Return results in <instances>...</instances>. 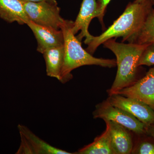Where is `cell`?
Masks as SVG:
<instances>
[{
	"label": "cell",
	"mask_w": 154,
	"mask_h": 154,
	"mask_svg": "<svg viewBox=\"0 0 154 154\" xmlns=\"http://www.w3.org/2000/svg\"><path fill=\"white\" fill-rule=\"evenodd\" d=\"M152 8L150 0L129 3L123 14L106 31L99 36H94L86 50L93 54L101 44L110 38L122 37V42L127 41L140 30Z\"/></svg>",
	"instance_id": "cell-1"
},
{
	"label": "cell",
	"mask_w": 154,
	"mask_h": 154,
	"mask_svg": "<svg viewBox=\"0 0 154 154\" xmlns=\"http://www.w3.org/2000/svg\"><path fill=\"white\" fill-rule=\"evenodd\" d=\"M103 44L114 53L116 58V76L111 88L107 91L110 96L137 82L139 59L149 44L119 43L115 38L108 39Z\"/></svg>",
	"instance_id": "cell-2"
},
{
	"label": "cell",
	"mask_w": 154,
	"mask_h": 154,
	"mask_svg": "<svg viewBox=\"0 0 154 154\" xmlns=\"http://www.w3.org/2000/svg\"><path fill=\"white\" fill-rule=\"evenodd\" d=\"M74 22L65 20L60 27L63 33L64 57L59 81L63 84L72 78L71 72L75 69L86 65H96L104 67L116 66L115 59L94 57L83 48L82 42L72 31Z\"/></svg>",
	"instance_id": "cell-3"
},
{
	"label": "cell",
	"mask_w": 154,
	"mask_h": 154,
	"mask_svg": "<svg viewBox=\"0 0 154 154\" xmlns=\"http://www.w3.org/2000/svg\"><path fill=\"white\" fill-rule=\"evenodd\" d=\"M93 115L94 119L114 122L137 134L146 132L145 125L125 110L111 105L107 99L96 105Z\"/></svg>",
	"instance_id": "cell-4"
},
{
	"label": "cell",
	"mask_w": 154,
	"mask_h": 154,
	"mask_svg": "<svg viewBox=\"0 0 154 154\" xmlns=\"http://www.w3.org/2000/svg\"><path fill=\"white\" fill-rule=\"evenodd\" d=\"M25 13L30 21L37 25L60 30L64 22L60 15L57 3L43 1L23 3Z\"/></svg>",
	"instance_id": "cell-5"
},
{
	"label": "cell",
	"mask_w": 154,
	"mask_h": 154,
	"mask_svg": "<svg viewBox=\"0 0 154 154\" xmlns=\"http://www.w3.org/2000/svg\"><path fill=\"white\" fill-rule=\"evenodd\" d=\"M21 144L16 154H72L53 146L37 137L24 125H18Z\"/></svg>",
	"instance_id": "cell-6"
},
{
	"label": "cell",
	"mask_w": 154,
	"mask_h": 154,
	"mask_svg": "<svg viewBox=\"0 0 154 154\" xmlns=\"http://www.w3.org/2000/svg\"><path fill=\"white\" fill-rule=\"evenodd\" d=\"M111 105L134 116L147 127L154 123V110L137 99L119 95H112L107 99Z\"/></svg>",
	"instance_id": "cell-7"
},
{
	"label": "cell",
	"mask_w": 154,
	"mask_h": 154,
	"mask_svg": "<svg viewBox=\"0 0 154 154\" xmlns=\"http://www.w3.org/2000/svg\"><path fill=\"white\" fill-rule=\"evenodd\" d=\"M114 95L134 98L143 102L154 110V66L143 78Z\"/></svg>",
	"instance_id": "cell-8"
},
{
	"label": "cell",
	"mask_w": 154,
	"mask_h": 154,
	"mask_svg": "<svg viewBox=\"0 0 154 154\" xmlns=\"http://www.w3.org/2000/svg\"><path fill=\"white\" fill-rule=\"evenodd\" d=\"M97 17V0H83L79 15L72 28L74 34L79 30L81 32L76 37L80 41L85 38L84 42L88 45L94 36L89 33L88 28L92 19Z\"/></svg>",
	"instance_id": "cell-9"
},
{
	"label": "cell",
	"mask_w": 154,
	"mask_h": 154,
	"mask_svg": "<svg viewBox=\"0 0 154 154\" xmlns=\"http://www.w3.org/2000/svg\"><path fill=\"white\" fill-rule=\"evenodd\" d=\"M26 25L36 37L38 52L42 54L48 48L63 45V35L61 30L38 25L30 20Z\"/></svg>",
	"instance_id": "cell-10"
},
{
	"label": "cell",
	"mask_w": 154,
	"mask_h": 154,
	"mask_svg": "<svg viewBox=\"0 0 154 154\" xmlns=\"http://www.w3.org/2000/svg\"><path fill=\"white\" fill-rule=\"evenodd\" d=\"M109 125L111 146L115 154L131 153L133 144L129 130L111 121H105Z\"/></svg>",
	"instance_id": "cell-11"
},
{
	"label": "cell",
	"mask_w": 154,
	"mask_h": 154,
	"mask_svg": "<svg viewBox=\"0 0 154 154\" xmlns=\"http://www.w3.org/2000/svg\"><path fill=\"white\" fill-rule=\"evenodd\" d=\"M0 17L9 22L27 24L30 21L20 0H0Z\"/></svg>",
	"instance_id": "cell-12"
},
{
	"label": "cell",
	"mask_w": 154,
	"mask_h": 154,
	"mask_svg": "<svg viewBox=\"0 0 154 154\" xmlns=\"http://www.w3.org/2000/svg\"><path fill=\"white\" fill-rule=\"evenodd\" d=\"M42 54L46 64L47 75L59 81L64 57V45L48 48Z\"/></svg>",
	"instance_id": "cell-13"
},
{
	"label": "cell",
	"mask_w": 154,
	"mask_h": 154,
	"mask_svg": "<svg viewBox=\"0 0 154 154\" xmlns=\"http://www.w3.org/2000/svg\"><path fill=\"white\" fill-rule=\"evenodd\" d=\"M106 127L101 135L96 138L92 143L80 149L79 154H115L111 144L110 128L107 122Z\"/></svg>",
	"instance_id": "cell-14"
},
{
	"label": "cell",
	"mask_w": 154,
	"mask_h": 154,
	"mask_svg": "<svg viewBox=\"0 0 154 154\" xmlns=\"http://www.w3.org/2000/svg\"><path fill=\"white\" fill-rule=\"evenodd\" d=\"M127 41L138 44L154 43V8H152L138 32Z\"/></svg>",
	"instance_id": "cell-15"
},
{
	"label": "cell",
	"mask_w": 154,
	"mask_h": 154,
	"mask_svg": "<svg viewBox=\"0 0 154 154\" xmlns=\"http://www.w3.org/2000/svg\"><path fill=\"white\" fill-rule=\"evenodd\" d=\"M154 65V43L148 45L142 53L139 59L138 66Z\"/></svg>",
	"instance_id": "cell-16"
},
{
	"label": "cell",
	"mask_w": 154,
	"mask_h": 154,
	"mask_svg": "<svg viewBox=\"0 0 154 154\" xmlns=\"http://www.w3.org/2000/svg\"><path fill=\"white\" fill-rule=\"evenodd\" d=\"M132 152L138 154H154V144L148 141L142 142L135 149H133Z\"/></svg>",
	"instance_id": "cell-17"
},
{
	"label": "cell",
	"mask_w": 154,
	"mask_h": 154,
	"mask_svg": "<svg viewBox=\"0 0 154 154\" xmlns=\"http://www.w3.org/2000/svg\"><path fill=\"white\" fill-rule=\"evenodd\" d=\"M111 0H98L97 4V17L99 22L102 24L103 23V17L106 8Z\"/></svg>",
	"instance_id": "cell-18"
},
{
	"label": "cell",
	"mask_w": 154,
	"mask_h": 154,
	"mask_svg": "<svg viewBox=\"0 0 154 154\" xmlns=\"http://www.w3.org/2000/svg\"><path fill=\"white\" fill-rule=\"evenodd\" d=\"M22 2H38L46 1V2H50L57 3L56 0H20Z\"/></svg>",
	"instance_id": "cell-19"
},
{
	"label": "cell",
	"mask_w": 154,
	"mask_h": 154,
	"mask_svg": "<svg viewBox=\"0 0 154 154\" xmlns=\"http://www.w3.org/2000/svg\"><path fill=\"white\" fill-rule=\"evenodd\" d=\"M146 132L154 138V123L147 127Z\"/></svg>",
	"instance_id": "cell-20"
},
{
	"label": "cell",
	"mask_w": 154,
	"mask_h": 154,
	"mask_svg": "<svg viewBox=\"0 0 154 154\" xmlns=\"http://www.w3.org/2000/svg\"><path fill=\"white\" fill-rule=\"evenodd\" d=\"M146 0H135L134 2L136 3H142L145 2Z\"/></svg>",
	"instance_id": "cell-21"
},
{
	"label": "cell",
	"mask_w": 154,
	"mask_h": 154,
	"mask_svg": "<svg viewBox=\"0 0 154 154\" xmlns=\"http://www.w3.org/2000/svg\"><path fill=\"white\" fill-rule=\"evenodd\" d=\"M150 1L151 3L153 8H154V0H150Z\"/></svg>",
	"instance_id": "cell-22"
}]
</instances>
